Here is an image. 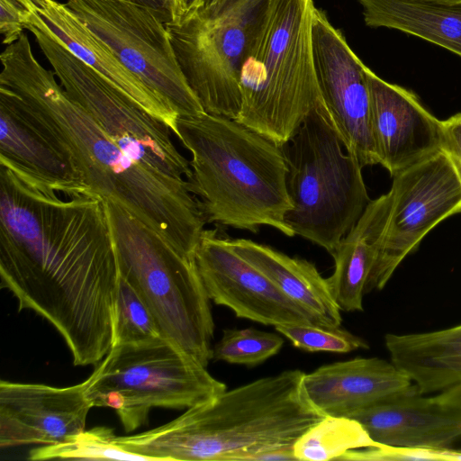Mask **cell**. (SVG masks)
<instances>
[{"mask_svg":"<svg viewBox=\"0 0 461 461\" xmlns=\"http://www.w3.org/2000/svg\"><path fill=\"white\" fill-rule=\"evenodd\" d=\"M1 286L60 333L75 366L113 344L119 267L104 199L63 200L0 165Z\"/></svg>","mask_w":461,"mask_h":461,"instance_id":"1","label":"cell"},{"mask_svg":"<svg viewBox=\"0 0 461 461\" xmlns=\"http://www.w3.org/2000/svg\"><path fill=\"white\" fill-rule=\"evenodd\" d=\"M0 86L23 98L66 148L92 192L122 207L193 258L207 222L185 179L126 153L35 58L25 33L1 54Z\"/></svg>","mask_w":461,"mask_h":461,"instance_id":"2","label":"cell"},{"mask_svg":"<svg viewBox=\"0 0 461 461\" xmlns=\"http://www.w3.org/2000/svg\"><path fill=\"white\" fill-rule=\"evenodd\" d=\"M303 375L289 369L226 389L162 426L116 436L115 442L151 461H257L325 417L308 400Z\"/></svg>","mask_w":461,"mask_h":461,"instance_id":"3","label":"cell"},{"mask_svg":"<svg viewBox=\"0 0 461 461\" xmlns=\"http://www.w3.org/2000/svg\"><path fill=\"white\" fill-rule=\"evenodd\" d=\"M173 132L191 153L187 186L207 222L253 233L266 225L294 236L285 220L292 203L279 144L206 112L178 115Z\"/></svg>","mask_w":461,"mask_h":461,"instance_id":"4","label":"cell"},{"mask_svg":"<svg viewBox=\"0 0 461 461\" xmlns=\"http://www.w3.org/2000/svg\"><path fill=\"white\" fill-rule=\"evenodd\" d=\"M313 0H269L240 74L237 121L282 146L324 103L312 44Z\"/></svg>","mask_w":461,"mask_h":461,"instance_id":"5","label":"cell"},{"mask_svg":"<svg viewBox=\"0 0 461 461\" xmlns=\"http://www.w3.org/2000/svg\"><path fill=\"white\" fill-rule=\"evenodd\" d=\"M294 235L332 255L371 201L362 165L345 146L325 103L315 107L281 146Z\"/></svg>","mask_w":461,"mask_h":461,"instance_id":"6","label":"cell"},{"mask_svg":"<svg viewBox=\"0 0 461 461\" xmlns=\"http://www.w3.org/2000/svg\"><path fill=\"white\" fill-rule=\"evenodd\" d=\"M104 203L120 274L148 305L162 337L206 367L214 322L195 257L179 253L115 203Z\"/></svg>","mask_w":461,"mask_h":461,"instance_id":"7","label":"cell"},{"mask_svg":"<svg viewBox=\"0 0 461 461\" xmlns=\"http://www.w3.org/2000/svg\"><path fill=\"white\" fill-rule=\"evenodd\" d=\"M226 390L206 367L163 337L114 345L86 379L93 407L115 410L126 432L148 420L155 407L188 409Z\"/></svg>","mask_w":461,"mask_h":461,"instance_id":"8","label":"cell"},{"mask_svg":"<svg viewBox=\"0 0 461 461\" xmlns=\"http://www.w3.org/2000/svg\"><path fill=\"white\" fill-rule=\"evenodd\" d=\"M269 0H221L210 12L166 22L184 76L208 113L238 120L240 74Z\"/></svg>","mask_w":461,"mask_h":461,"instance_id":"9","label":"cell"},{"mask_svg":"<svg viewBox=\"0 0 461 461\" xmlns=\"http://www.w3.org/2000/svg\"><path fill=\"white\" fill-rule=\"evenodd\" d=\"M25 9L24 27L34 36L68 95L133 158L169 176L187 179L192 174L190 161L173 144L169 127L77 59Z\"/></svg>","mask_w":461,"mask_h":461,"instance_id":"10","label":"cell"},{"mask_svg":"<svg viewBox=\"0 0 461 461\" xmlns=\"http://www.w3.org/2000/svg\"><path fill=\"white\" fill-rule=\"evenodd\" d=\"M66 5L178 115L205 112L177 61L166 26L168 16L131 0H67Z\"/></svg>","mask_w":461,"mask_h":461,"instance_id":"11","label":"cell"},{"mask_svg":"<svg viewBox=\"0 0 461 461\" xmlns=\"http://www.w3.org/2000/svg\"><path fill=\"white\" fill-rule=\"evenodd\" d=\"M389 224L366 294L381 290L401 262L447 218L461 212V171L443 149L393 176Z\"/></svg>","mask_w":461,"mask_h":461,"instance_id":"12","label":"cell"},{"mask_svg":"<svg viewBox=\"0 0 461 461\" xmlns=\"http://www.w3.org/2000/svg\"><path fill=\"white\" fill-rule=\"evenodd\" d=\"M312 44L321 96L346 148L363 167L377 165L370 122L367 67L318 8L312 17Z\"/></svg>","mask_w":461,"mask_h":461,"instance_id":"13","label":"cell"},{"mask_svg":"<svg viewBox=\"0 0 461 461\" xmlns=\"http://www.w3.org/2000/svg\"><path fill=\"white\" fill-rule=\"evenodd\" d=\"M195 262L210 300L264 325L317 324L270 279L240 257L218 229L203 230ZM318 325V324H317Z\"/></svg>","mask_w":461,"mask_h":461,"instance_id":"14","label":"cell"},{"mask_svg":"<svg viewBox=\"0 0 461 461\" xmlns=\"http://www.w3.org/2000/svg\"><path fill=\"white\" fill-rule=\"evenodd\" d=\"M0 165L42 190L68 197L94 194L71 155L29 104L0 86Z\"/></svg>","mask_w":461,"mask_h":461,"instance_id":"15","label":"cell"},{"mask_svg":"<svg viewBox=\"0 0 461 461\" xmlns=\"http://www.w3.org/2000/svg\"><path fill=\"white\" fill-rule=\"evenodd\" d=\"M86 380L68 387L0 382V447L57 444L85 429Z\"/></svg>","mask_w":461,"mask_h":461,"instance_id":"16","label":"cell"},{"mask_svg":"<svg viewBox=\"0 0 461 461\" xmlns=\"http://www.w3.org/2000/svg\"><path fill=\"white\" fill-rule=\"evenodd\" d=\"M370 122L378 164L393 177L442 148L441 120L411 90L366 70Z\"/></svg>","mask_w":461,"mask_h":461,"instance_id":"17","label":"cell"},{"mask_svg":"<svg viewBox=\"0 0 461 461\" xmlns=\"http://www.w3.org/2000/svg\"><path fill=\"white\" fill-rule=\"evenodd\" d=\"M414 384L392 361L355 357L321 366L303 375L310 402L325 416L351 418L409 391Z\"/></svg>","mask_w":461,"mask_h":461,"instance_id":"18","label":"cell"},{"mask_svg":"<svg viewBox=\"0 0 461 461\" xmlns=\"http://www.w3.org/2000/svg\"><path fill=\"white\" fill-rule=\"evenodd\" d=\"M358 420L380 445L449 448L461 438V408L426 396L414 384L409 391L366 409Z\"/></svg>","mask_w":461,"mask_h":461,"instance_id":"19","label":"cell"},{"mask_svg":"<svg viewBox=\"0 0 461 461\" xmlns=\"http://www.w3.org/2000/svg\"><path fill=\"white\" fill-rule=\"evenodd\" d=\"M77 59L173 131L178 117L163 98L129 71L87 25L56 0H20Z\"/></svg>","mask_w":461,"mask_h":461,"instance_id":"20","label":"cell"},{"mask_svg":"<svg viewBox=\"0 0 461 461\" xmlns=\"http://www.w3.org/2000/svg\"><path fill=\"white\" fill-rule=\"evenodd\" d=\"M391 361L423 394L461 408V324L434 331L384 336Z\"/></svg>","mask_w":461,"mask_h":461,"instance_id":"21","label":"cell"},{"mask_svg":"<svg viewBox=\"0 0 461 461\" xmlns=\"http://www.w3.org/2000/svg\"><path fill=\"white\" fill-rule=\"evenodd\" d=\"M391 203L390 192L371 200L331 255L335 266L327 282L341 311H363L366 286L384 246Z\"/></svg>","mask_w":461,"mask_h":461,"instance_id":"22","label":"cell"},{"mask_svg":"<svg viewBox=\"0 0 461 461\" xmlns=\"http://www.w3.org/2000/svg\"><path fill=\"white\" fill-rule=\"evenodd\" d=\"M233 249L305 310L318 325L340 328V309L327 282L312 262L292 258L248 239H230Z\"/></svg>","mask_w":461,"mask_h":461,"instance_id":"23","label":"cell"},{"mask_svg":"<svg viewBox=\"0 0 461 461\" xmlns=\"http://www.w3.org/2000/svg\"><path fill=\"white\" fill-rule=\"evenodd\" d=\"M370 27L417 36L461 58V5L424 0H358Z\"/></svg>","mask_w":461,"mask_h":461,"instance_id":"24","label":"cell"},{"mask_svg":"<svg viewBox=\"0 0 461 461\" xmlns=\"http://www.w3.org/2000/svg\"><path fill=\"white\" fill-rule=\"evenodd\" d=\"M379 445L356 419L325 416L296 439L294 452L302 461L348 460L353 453Z\"/></svg>","mask_w":461,"mask_h":461,"instance_id":"25","label":"cell"},{"mask_svg":"<svg viewBox=\"0 0 461 461\" xmlns=\"http://www.w3.org/2000/svg\"><path fill=\"white\" fill-rule=\"evenodd\" d=\"M115 437L113 430L107 427L84 429L63 442L32 448L29 459L151 461L148 456L123 449L115 442Z\"/></svg>","mask_w":461,"mask_h":461,"instance_id":"26","label":"cell"},{"mask_svg":"<svg viewBox=\"0 0 461 461\" xmlns=\"http://www.w3.org/2000/svg\"><path fill=\"white\" fill-rule=\"evenodd\" d=\"M160 337L148 305L119 272L113 346L142 343Z\"/></svg>","mask_w":461,"mask_h":461,"instance_id":"27","label":"cell"},{"mask_svg":"<svg viewBox=\"0 0 461 461\" xmlns=\"http://www.w3.org/2000/svg\"><path fill=\"white\" fill-rule=\"evenodd\" d=\"M276 333L254 328L227 329L212 348V359L255 366L276 355L284 345Z\"/></svg>","mask_w":461,"mask_h":461,"instance_id":"28","label":"cell"},{"mask_svg":"<svg viewBox=\"0 0 461 461\" xmlns=\"http://www.w3.org/2000/svg\"><path fill=\"white\" fill-rule=\"evenodd\" d=\"M276 330L297 348L308 352L348 353L369 348L367 342L340 328H328L313 323L284 324Z\"/></svg>","mask_w":461,"mask_h":461,"instance_id":"29","label":"cell"},{"mask_svg":"<svg viewBox=\"0 0 461 461\" xmlns=\"http://www.w3.org/2000/svg\"><path fill=\"white\" fill-rule=\"evenodd\" d=\"M26 10L20 0H0V32L3 43L10 45L23 34Z\"/></svg>","mask_w":461,"mask_h":461,"instance_id":"30","label":"cell"},{"mask_svg":"<svg viewBox=\"0 0 461 461\" xmlns=\"http://www.w3.org/2000/svg\"><path fill=\"white\" fill-rule=\"evenodd\" d=\"M442 124V148L461 171V112L445 120Z\"/></svg>","mask_w":461,"mask_h":461,"instance_id":"31","label":"cell"},{"mask_svg":"<svg viewBox=\"0 0 461 461\" xmlns=\"http://www.w3.org/2000/svg\"><path fill=\"white\" fill-rule=\"evenodd\" d=\"M169 21L181 24L195 16L203 7V0H165Z\"/></svg>","mask_w":461,"mask_h":461,"instance_id":"32","label":"cell"},{"mask_svg":"<svg viewBox=\"0 0 461 461\" xmlns=\"http://www.w3.org/2000/svg\"><path fill=\"white\" fill-rule=\"evenodd\" d=\"M141 5L150 6L169 17L165 0H131Z\"/></svg>","mask_w":461,"mask_h":461,"instance_id":"33","label":"cell"},{"mask_svg":"<svg viewBox=\"0 0 461 461\" xmlns=\"http://www.w3.org/2000/svg\"><path fill=\"white\" fill-rule=\"evenodd\" d=\"M221 0H203V7L199 13H207L212 10Z\"/></svg>","mask_w":461,"mask_h":461,"instance_id":"34","label":"cell"},{"mask_svg":"<svg viewBox=\"0 0 461 461\" xmlns=\"http://www.w3.org/2000/svg\"><path fill=\"white\" fill-rule=\"evenodd\" d=\"M424 1L437 2V3H441V4H447V5H461V0H424Z\"/></svg>","mask_w":461,"mask_h":461,"instance_id":"35","label":"cell"}]
</instances>
